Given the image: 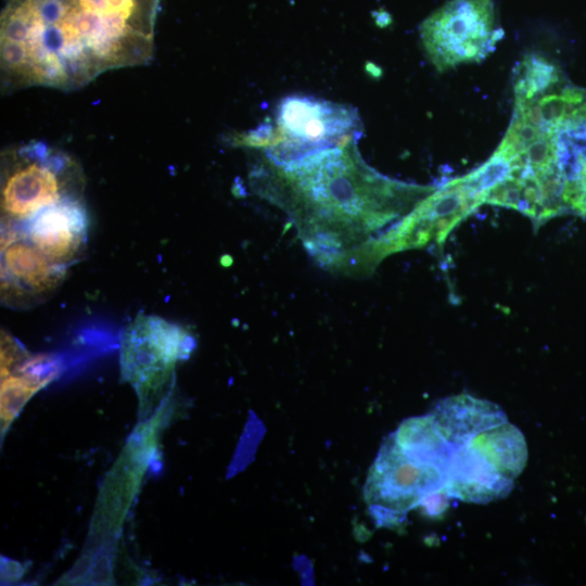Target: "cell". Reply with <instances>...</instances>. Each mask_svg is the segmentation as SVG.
Listing matches in <instances>:
<instances>
[{
	"instance_id": "6da1fadb",
	"label": "cell",
	"mask_w": 586,
	"mask_h": 586,
	"mask_svg": "<svg viewBox=\"0 0 586 586\" xmlns=\"http://www.w3.org/2000/svg\"><path fill=\"white\" fill-rule=\"evenodd\" d=\"M357 141L288 164L259 154L250 173L253 190L289 215L314 258L352 272L372 268L375 242L435 190L377 171Z\"/></svg>"
},
{
	"instance_id": "7a4b0ae2",
	"label": "cell",
	"mask_w": 586,
	"mask_h": 586,
	"mask_svg": "<svg viewBox=\"0 0 586 586\" xmlns=\"http://www.w3.org/2000/svg\"><path fill=\"white\" fill-rule=\"evenodd\" d=\"M160 0H9L1 71L11 87L71 90L152 56Z\"/></svg>"
},
{
	"instance_id": "3957f363",
	"label": "cell",
	"mask_w": 586,
	"mask_h": 586,
	"mask_svg": "<svg viewBox=\"0 0 586 586\" xmlns=\"http://www.w3.org/2000/svg\"><path fill=\"white\" fill-rule=\"evenodd\" d=\"M448 460L430 438L395 432L370 469L365 496L380 524L397 522L416 506L432 513L446 506ZM449 497V496H448Z\"/></svg>"
},
{
	"instance_id": "277c9868",
	"label": "cell",
	"mask_w": 586,
	"mask_h": 586,
	"mask_svg": "<svg viewBox=\"0 0 586 586\" xmlns=\"http://www.w3.org/2000/svg\"><path fill=\"white\" fill-rule=\"evenodd\" d=\"M362 131L352 105L293 94L278 103L270 123L249 131L239 143L276 164H288L359 140Z\"/></svg>"
},
{
	"instance_id": "5b68a950",
	"label": "cell",
	"mask_w": 586,
	"mask_h": 586,
	"mask_svg": "<svg viewBox=\"0 0 586 586\" xmlns=\"http://www.w3.org/2000/svg\"><path fill=\"white\" fill-rule=\"evenodd\" d=\"M84 176L68 154L44 142L8 151L1 167L2 225H20L41 209L81 198Z\"/></svg>"
},
{
	"instance_id": "8992f818",
	"label": "cell",
	"mask_w": 586,
	"mask_h": 586,
	"mask_svg": "<svg viewBox=\"0 0 586 586\" xmlns=\"http://www.w3.org/2000/svg\"><path fill=\"white\" fill-rule=\"evenodd\" d=\"M195 339L184 327L164 318L138 315L120 339V372L136 391L140 413L161 399L178 362L187 359Z\"/></svg>"
},
{
	"instance_id": "52a82bcc",
	"label": "cell",
	"mask_w": 586,
	"mask_h": 586,
	"mask_svg": "<svg viewBox=\"0 0 586 586\" xmlns=\"http://www.w3.org/2000/svg\"><path fill=\"white\" fill-rule=\"evenodd\" d=\"M502 35L494 0H450L420 26L424 51L440 72L482 61Z\"/></svg>"
},
{
	"instance_id": "ba28073f",
	"label": "cell",
	"mask_w": 586,
	"mask_h": 586,
	"mask_svg": "<svg viewBox=\"0 0 586 586\" xmlns=\"http://www.w3.org/2000/svg\"><path fill=\"white\" fill-rule=\"evenodd\" d=\"M519 473L512 442L498 428L492 426L454 450L445 489L449 497L487 504L507 496Z\"/></svg>"
},
{
	"instance_id": "9c48e42d",
	"label": "cell",
	"mask_w": 586,
	"mask_h": 586,
	"mask_svg": "<svg viewBox=\"0 0 586 586\" xmlns=\"http://www.w3.org/2000/svg\"><path fill=\"white\" fill-rule=\"evenodd\" d=\"M1 301L28 308L48 298L62 283L66 267L48 258L16 225L1 228Z\"/></svg>"
},
{
	"instance_id": "30bf717a",
	"label": "cell",
	"mask_w": 586,
	"mask_h": 586,
	"mask_svg": "<svg viewBox=\"0 0 586 586\" xmlns=\"http://www.w3.org/2000/svg\"><path fill=\"white\" fill-rule=\"evenodd\" d=\"M16 226L48 258L67 267L82 255L89 217L81 198H76L48 206Z\"/></svg>"
},
{
	"instance_id": "8fae6325",
	"label": "cell",
	"mask_w": 586,
	"mask_h": 586,
	"mask_svg": "<svg viewBox=\"0 0 586 586\" xmlns=\"http://www.w3.org/2000/svg\"><path fill=\"white\" fill-rule=\"evenodd\" d=\"M56 355L30 354L24 346L1 359V434L3 435L25 404L62 372Z\"/></svg>"
},
{
	"instance_id": "7c38bea8",
	"label": "cell",
	"mask_w": 586,
	"mask_h": 586,
	"mask_svg": "<svg viewBox=\"0 0 586 586\" xmlns=\"http://www.w3.org/2000/svg\"><path fill=\"white\" fill-rule=\"evenodd\" d=\"M428 417L453 453L479 432L508 421L499 406L467 394L440 400Z\"/></svg>"
}]
</instances>
